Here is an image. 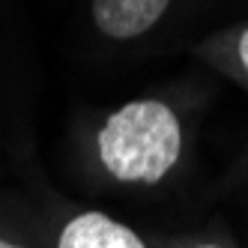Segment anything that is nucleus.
<instances>
[{
    "mask_svg": "<svg viewBox=\"0 0 248 248\" xmlns=\"http://www.w3.org/2000/svg\"><path fill=\"white\" fill-rule=\"evenodd\" d=\"M57 248H147V245L132 227L105 216V212H81L60 230Z\"/></svg>",
    "mask_w": 248,
    "mask_h": 248,
    "instance_id": "obj_2",
    "label": "nucleus"
},
{
    "mask_svg": "<svg viewBox=\"0 0 248 248\" xmlns=\"http://www.w3.org/2000/svg\"><path fill=\"white\" fill-rule=\"evenodd\" d=\"M239 60H242V66L248 69V27H245V33L239 36Z\"/></svg>",
    "mask_w": 248,
    "mask_h": 248,
    "instance_id": "obj_4",
    "label": "nucleus"
},
{
    "mask_svg": "<svg viewBox=\"0 0 248 248\" xmlns=\"http://www.w3.org/2000/svg\"><path fill=\"white\" fill-rule=\"evenodd\" d=\"M168 3L170 0H93V18L105 36L132 39L162 18Z\"/></svg>",
    "mask_w": 248,
    "mask_h": 248,
    "instance_id": "obj_3",
    "label": "nucleus"
},
{
    "mask_svg": "<svg viewBox=\"0 0 248 248\" xmlns=\"http://www.w3.org/2000/svg\"><path fill=\"white\" fill-rule=\"evenodd\" d=\"M0 248H24V245H15V242H9V239H0Z\"/></svg>",
    "mask_w": 248,
    "mask_h": 248,
    "instance_id": "obj_5",
    "label": "nucleus"
},
{
    "mask_svg": "<svg viewBox=\"0 0 248 248\" xmlns=\"http://www.w3.org/2000/svg\"><path fill=\"white\" fill-rule=\"evenodd\" d=\"M201 248H218V245H201Z\"/></svg>",
    "mask_w": 248,
    "mask_h": 248,
    "instance_id": "obj_6",
    "label": "nucleus"
},
{
    "mask_svg": "<svg viewBox=\"0 0 248 248\" xmlns=\"http://www.w3.org/2000/svg\"><path fill=\"white\" fill-rule=\"evenodd\" d=\"M183 150L180 120L165 102H129L99 132V155L120 183H158Z\"/></svg>",
    "mask_w": 248,
    "mask_h": 248,
    "instance_id": "obj_1",
    "label": "nucleus"
}]
</instances>
